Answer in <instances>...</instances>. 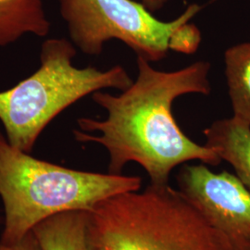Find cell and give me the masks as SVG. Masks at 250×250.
<instances>
[{
	"instance_id": "2",
	"label": "cell",
	"mask_w": 250,
	"mask_h": 250,
	"mask_svg": "<svg viewBox=\"0 0 250 250\" xmlns=\"http://www.w3.org/2000/svg\"><path fill=\"white\" fill-rule=\"evenodd\" d=\"M141 185L139 176L72 170L38 160L0 132V197L5 208L0 241L17 244L52 215L90 211L107 197L138 191Z\"/></svg>"
},
{
	"instance_id": "12",
	"label": "cell",
	"mask_w": 250,
	"mask_h": 250,
	"mask_svg": "<svg viewBox=\"0 0 250 250\" xmlns=\"http://www.w3.org/2000/svg\"><path fill=\"white\" fill-rule=\"evenodd\" d=\"M141 3L150 12L161 10L170 0H134Z\"/></svg>"
},
{
	"instance_id": "4",
	"label": "cell",
	"mask_w": 250,
	"mask_h": 250,
	"mask_svg": "<svg viewBox=\"0 0 250 250\" xmlns=\"http://www.w3.org/2000/svg\"><path fill=\"white\" fill-rule=\"evenodd\" d=\"M76 47L64 38L46 40L40 67L10 89L0 92V121L9 143L32 151L54 118L81 99L107 88L127 89L134 81L121 65L102 71L72 64Z\"/></svg>"
},
{
	"instance_id": "1",
	"label": "cell",
	"mask_w": 250,
	"mask_h": 250,
	"mask_svg": "<svg viewBox=\"0 0 250 250\" xmlns=\"http://www.w3.org/2000/svg\"><path fill=\"white\" fill-rule=\"evenodd\" d=\"M138 75L120 95L101 91L92 99L107 111V118H80L74 137L107 149L108 173L122 174L125 165L136 162L150 178V185H169L170 172L190 161L217 166L221 158L213 148L192 141L177 125L172 105L188 94L211 92L208 62L199 61L173 72L156 70L137 57Z\"/></svg>"
},
{
	"instance_id": "5",
	"label": "cell",
	"mask_w": 250,
	"mask_h": 250,
	"mask_svg": "<svg viewBox=\"0 0 250 250\" xmlns=\"http://www.w3.org/2000/svg\"><path fill=\"white\" fill-rule=\"evenodd\" d=\"M60 6L72 44L89 56H99L107 41L117 39L137 57L157 62L170 51L197 52L202 39L190 22L202 9L198 4L170 21L158 20L134 0H60Z\"/></svg>"
},
{
	"instance_id": "11",
	"label": "cell",
	"mask_w": 250,
	"mask_h": 250,
	"mask_svg": "<svg viewBox=\"0 0 250 250\" xmlns=\"http://www.w3.org/2000/svg\"><path fill=\"white\" fill-rule=\"evenodd\" d=\"M0 250H41L33 232L14 245H6L0 241Z\"/></svg>"
},
{
	"instance_id": "6",
	"label": "cell",
	"mask_w": 250,
	"mask_h": 250,
	"mask_svg": "<svg viewBox=\"0 0 250 250\" xmlns=\"http://www.w3.org/2000/svg\"><path fill=\"white\" fill-rule=\"evenodd\" d=\"M176 180L179 191L224 237L229 250H250V191L236 175L187 164Z\"/></svg>"
},
{
	"instance_id": "10",
	"label": "cell",
	"mask_w": 250,
	"mask_h": 250,
	"mask_svg": "<svg viewBox=\"0 0 250 250\" xmlns=\"http://www.w3.org/2000/svg\"><path fill=\"white\" fill-rule=\"evenodd\" d=\"M224 59L232 116L250 125V42L227 48Z\"/></svg>"
},
{
	"instance_id": "8",
	"label": "cell",
	"mask_w": 250,
	"mask_h": 250,
	"mask_svg": "<svg viewBox=\"0 0 250 250\" xmlns=\"http://www.w3.org/2000/svg\"><path fill=\"white\" fill-rule=\"evenodd\" d=\"M88 211L67 210L52 215L33 228L41 250H87Z\"/></svg>"
},
{
	"instance_id": "3",
	"label": "cell",
	"mask_w": 250,
	"mask_h": 250,
	"mask_svg": "<svg viewBox=\"0 0 250 250\" xmlns=\"http://www.w3.org/2000/svg\"><path fill=\"white\" fill-rule=\"evenodd\" d=\"M86 244L87 250H229L179 190L150 184L88 211Z\"/></svg>"
},
{
	"instance_id": "7",
	"label": "cell",
	"mask_w": 250,
	"mask_h": 250,
	"mask_svg": "<svg viewBox=\"0 0 250 250\" xmlns=\"http://www.w3.org/2000/svg\"><path fill=\"white\" fill-rule=\"evenodd\" d=\"M206 146L227 161L250 191V125L236 117L217 120L204 130Z\"/></svg>"
},
{
	"instance_id": "9",
	"label": "cell",
	"mask_w": 250,
	"mask_h": 250,
	"mask_svg": "<svg viewBox=\"0 0 250 250\" xmlns=\"http://www.w3.org/2000/svg\"><path fill=\"white\" fill-rule=\"evenodd\" d=\"M49 29L42 0H0V46L26 34L44 37Z\"/></svg>"
}]
</instances>
